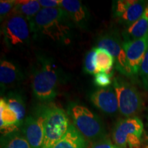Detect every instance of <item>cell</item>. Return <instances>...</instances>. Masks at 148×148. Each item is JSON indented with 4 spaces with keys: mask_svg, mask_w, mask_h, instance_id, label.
Wrapping results in <instances>:
<instances>
[{
    "mask_svg": "<svg viewBox=\"0 0 148 148\" xmlns=\"http://www.w3.org/2000/svg\"><path fill=\"white\" fill-rule=\"evenodd\" d=\"M72 22L60 8H42L29 21L31 32L35 38L65 42L71 36Z\"/></svg>",
    "mask_w": 148,
    "mask_h": 148,
    "instance_id": "obj_1",
    "label": "cell"
},
{
    "mask_svg": "<svg viewBox=\"0 0 148 148\" xmlns=\"http://www.w3.org/2000/svg\"><path fill=\"white\" fill-rule=\"evenodd\" d=\"M59 75L54 64L40 58L33 73L32 87L35 97L42 101L52 100L58 93Z\"/></svg>",
    "mask_w": 148,
    "mask_h": 148,
    "instance_id": "obj_2",
    "label": "cell"
},
{
    "mask_svg": "<svg viewBox=\"0 0 148 148\" xmlns=\"http://www.w3.org/2000/svg\"><path fill=\"white\" fill-rule=\"evenodd\" d=\"M69 114L73 125L86 140L92 143L106 138V130L99 117L84 106L73 103Z\"/></svg>",
    "mask_w": 148,
    "mask_h": 148,
    "instance_id": "obj_3",
    "label": "cell"
},
{
    "mask_svg": "<svg viewBox=\"0 0 148 148\" xmlns=\"http://www.w3.org/2000/svg\"><path fill=\"white\" fill-rule=\"evenodd\" d=\"M44 139L42 148H51L66 134L69 120L63 109L51 104L44 106Z\"/></svg>",
    "mask_w": 148,
    "mask_h": 148,
    "instance_id": "obj_4",
    "label": "cell"
},
{
    "mask_svg": "<svg viewBox=\"0 0 148 148\" xmlns=\"http://www.w3.org/2000/svg\"><path fill=\"white\" fill-rule=\"evenodd\" d=\"M112 83L122 115L132 117L138 114L143 108V99L137 89L121 77H114Z\"/></svg>",
    "mask_w": 148,
    "mask_h": 148,
    "instance_id": "obj_5",
    "label": "cell"
},
{
    "mask_svg": "<svg viewBox=\"0 0 148 148\" xmlns=\"http://www.w3.org/2000/svg\"><path fill=\"white\" fill-rule=\"evenodd\" d=\"M31 32L29 21L12 11L3 21L1 33L8 47H18L26 45L29 41Z\"/></svg>",
    "mask_w": 148,
    "mask_h": 148,
    "instance_id": "obj_6",
    "label": "cell"
},
{
    "mask_svg": "<svg viewBox=\"0 0 148 148\" xmlns=\"http://www.w3.org/2000/svg\"><path fill=\"white\" fill-rule=\"evenodd\" d=\"M143 124L136 116L127 117L116 123L112 132L114 143L121 148H140Z\"/></svg>",
    "mask_w": 148,
    "mask_h": 148,
    "instance_id": "obj_7",
    "label": "cell"
},
{
    "mask_svg": "<svg viewBox=\"0 0 148 148\" xmlns=\"http://www.w3.org/2000/svg\"><path fill=\"white\" fill-rule=\"evenodd\" d=\"M97 48L108 51L114 59L116 69L127 77L134 75L127 62L126 53L123 48V41L114 32H108L97 40Z\"/></svg>",
    "mask_w": 148,
    "mask_h": 148,
    "instance_id": "obj_8",
    "label": "cell"
},
{
    "mask_svg": "<svg viewBox=\"0 0 148 148\" xmlns=\"http://www.w3.org/2000/svg\"><path fill=\"white\" fill-rule=\"evenodd\" d=\"M147 3L140 0H118L112 4V14L120 23L129 27L143 14Z\"/></svg>",
    "mask_w": 148,
    "mask_h": 148,
    "instance_id": "obj_9",
    "label": "cell"
},
{
    "mask_svg": "<svg viewBox=\"0 0 148 148\" xmlns=\"http://www.w3.org/2000/svg\"><path fill=\"white\" fill-rule=\"evenodd\" d=\"M44 106H41L36 113L27 116L23 122L22 132L31 148H42L44 139Z\"/></svg>",
    "mask_w": 148,
    "mask_h": 148,
    "instance_id": "obj_10",
    "label": "cell"
},
{
    "mask_svg": "<svg viewBox=\"0 0 148 148\" xmlns=\"http://www.w3.org/2000/svg\"><path fill=\"white\" fill-rule=\"evenodd\" d=\"M123 48L130 67L134 75H137L139 73L144 56L148 49V35L132 41H123Z\"/></svg>",
    "mask_w": 148,
    "mask_h": 148,
    "instance_id": "obj_11",
    "label": "cell"
},
{
    "mask_svg": "<svg viewBox=\"0 0 148 148\" xmlns=\"http://www.w3.org/2000/svg\"><path fill=\"white\" fill-rule=\"evenodd\" d=\"M90 101L97 108L108 114L116 113L119 110V103L113 86L101 88L92 92Z\"/></svg>",
    "mask_w": 148,
    "mask_h": 148,
    "instance_id": "obj_12",
    "label": "cell"
},
{
    "mask_svg": "<svg viewBox=\"0 0 148 148\" xmlns=\"http://www.w3.org/2000/svg\"><path fill=\"white\" fill-rule=\"evenodd\" d=\"M60 8L69 16L73 24L85 27L88 19V12L82 3L77 0H61Z\"/></svg>",
    "mask_w": 148,
    "mask_h": 148,
    "instance_id": "obj_13",
    "label": "cell"
},
{
    "mask_svg": "<svg viewBox=\"0 0 148 148\" xmlns=\"http://www.w3.org/2000/svg\"><path fill=\"white\" fill-rule=\"evenodd\" d=\"M21 124L14 112L10 108L4 98L0 100V127L3 135L14 132Z\"/></svg>",
    "mask_w": 148,
    "mask_h": 148,
    "instance_id": "obj_14",
    "label": "cell"
},
{
    "mask_svg": "<svg viewBox=\"0 0 148 148\" xmlns=\"http://www.w3.org/2000/svg\"><path fill=\"white\" fill-rule=\"evenodd\" d=\"M21 73L13 62L1 60L0 64V84L1 91L13 86L21 79Z\"/></svg>",
    "mask_w": 148,
    "mask_h": 148,
    "instance_id": "obj_15",
    "label": "cell"
},
{
    "mask_svg": "<svg viewBox=\"0 0 148 148\" xmlns=\"http://www.w3.org/2000/svg\"><path fill=\"white\" fill-rule=\"evenodd\" d=\"M87 140L73 124H70L66 134L51 148H87Z\"/></svg>",
    "mask_w": 148,
    "mask_h": 148,
    "instance_id": "obj_16",
    "label": "cell"
},
{
    "mask_svg": "<svg viewBox=\"0 0 148 148\" xmlns=\"http://www.w3.org/2000/svg\"><path fill=\"white\" fill-rule=\"evenodd\" d=\"M148 35V3L143 14L123 33L124 41H132Z\"/></svg>",
    "mask_w": 148,
    "mask_h": 148,
    "instance_id": "obj_17",
    "label": "cell"
},
{
    "mask_svg": "<svg viewBox=\"0 0 148 148\" xmlns=\"http://www.w3.org/2000/svg\"><path fill=\"white\" fill-rule=\"evenodd\" d=\"M38 1L36 0H19L15 1L12 12L23 16L29 21L35 17V16L41 10Z\"/></svg>",
    "mask_w": 148,
    "mask_h": 148,
    "instance_id": "obj_18",
    "label": "cell"
},
{
    "mask_svg": "<svg viewBox=\"0 0 148 148\" xmlns=\"http://www.w3.org/2000/svg\"><path fill=\"white\" fill-rule=\"evenodd\" d=\"M1 148H31L24 136L14 132L3 135L1 138Z\"/></svg>",
    "mask_w": 148,
    "mask_h": 148,
    "instance_id": "obj_19",
    "label": "cell"
},
{
    "mask_svg": "<svg viewBox=\"0 0 148 148\" xmlns=\"http://www.w3.org/2000/svg\"><path fill=\"white\" fill-rule=\"evenodd\" d=\"M3 98L6 101L10 108L16 114L18 121L21 123L22 125L25 114V107L22 98L19 95H16L14 93H11L6 97Z\"/></svg>",
    "mask_w": 148,
    "mask_h": 148,
    "instance_id": "obj_20",
    "label": "cell"
},
{
    "mask_svg": "<svg viewBox=\"0 0 148 148\" xmlns=\"http://www.w3.org/2000/svg\"><path fill=\"white\" fill-rule=\"evenodd\" d=\"M96 62L99 72H106L113 68L114 59L112 56L104 49L96 48Z\"/></svg>",
    "mask_w": 148,
    "mask_h": 148,
    "instance_id": "obj_21",
    "label": "cell"
},
{
    "mask_svg": "<svg viewBox=\"0 0 148 148\" xmlns=\"http://www.w3.org/2000/svg\"><path fill=\"white\" fill-rule=\"evenodd\" d=\"M84 71L86 73L95 75L99 72L96 62V48L88 51L85 57Z\"/></svg>",
    "mask_w": 148,
    "mask_h": 148,
    "instance_id": "obj_22",
    "label": "cell"
},
{
    "mask_svg": "<svg viewBox=\"0 0 148 148\" xmlns=\"http://www.w3.org/2000/svg\"><path fill=\"white\" fill-rule=\"evenodd\" d=\"M139 75L141 78L144 88L148 90V49L144 56L141 65L139 69Z\"/></svg>",
    "mask_w": 148,
    "mask_h": 148,
    "instance_id": "obj_23",
    "label": "cell"
},
{
    "mask_svg": "<svg viewBox=\"0 0 148 148\" xmlns=\"http://www.w3.org/2000/svg\"><path fill=\"white\" fill-rule=\"evenodd\" d=\"M15 1L14 0H1L0 1V16L1 21H3L5 18L12 12L13 10Z\"/></svg>",
    "mask_w": 148,
    "mask_h": 148,
    "instance_id": "obj_24",
    "label": "cell"
},
{
    "mask_svg": "<svg viewBox=\"0 0 148 148\" xmlns=\"http://www.w3.org/2000/svg\"><path fill=\"white\" fill-rule=\"evenodd\" d=\"M95 84L98 86L102 88H106L110 86L112 83L111 77L110 75H107L104 72H99L95 75Z\"/></svg>",
    "mask_w": 148,
    "mask_h": 148,
    "instance_id": "obj_25",
    "label": "cell"
},
{
    "mask_svg": "<svg viewBox=\"0 0 148 148\" xmlns=\"http://www.w3.org/2000/svg\"><path fill=\"white\" fill-rule=\"evenodd\" d=\"M91 148H121L116 145V144H113L111 140L107 137L102 138V139L97 140L92 143Z\"/></svg>",
    "mask_w": 148,
    "mask_h": 148,
    "instance_id": "obj_26",
    "label": "cell"
},
{
    "mask_svg": "<svg viewBox=\"0 0 148 148\" xmlns=\"http://www.w3.org/2000/svg\"><path fill=\"white\" fill-rule=\"evenodd\" d=\"M42 8H60L61 0H38Z\"/></svg>",
    "mask_w": 148,
    "mask_h": 148,
    "instance_id": "obj_27",
    "label": "cell"
},
{
    "mask_svg": "<svg viewBox=\"0 0 148 148\" xmlns=\"http://www.w3.org/2000/svg\"><path fill=\"white\" fill-rule=\"evenodd\" d=\"M147 148H148V147H147Z\"/></svg>",
    "mask_w": 148,
    "mask_h": 148,
    "instance_id": "obj_28",
    "label": "cell"
}]
</instances>
